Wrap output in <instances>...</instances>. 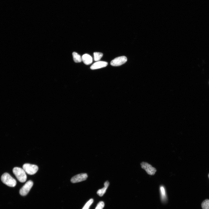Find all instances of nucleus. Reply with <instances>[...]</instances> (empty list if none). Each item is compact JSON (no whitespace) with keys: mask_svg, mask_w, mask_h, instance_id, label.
I'll return each mask as SVG.
<instances>
[{"mask_svg":"<svg viewBox=\"0 0 209 209\" xmlns=\"http://www.w3.org/2000/svg\"><path fill=\"white\" fill-rule=\"evenodd\" d=\"M13 171L19 181L23 183L26 181L27 176L24 169L19 167H15L13 169Z\"/></svg>","mask_w":209,"mask_h":209,"instance_id":"obj_1","label":"nucleus"},{"mask_svg":"<svg viewBox=\"0 0 209 209\" xmlns=\"http://www.w3.org/2000/svg\"><path fill=\"white\" fill-rule=\"evenodd\" d=\"M1 180L3 183L9 187H14L16 185V180L7 173H5L3 175Z\"/></svg>","mask_w":209,"mask_h":209,"instance_id":"obj_2","label":"nucleus"},{"mask_svg":"<svg viewBox=\"0 0 209 209\" xmlns=\"http://www.w3.org/2000/svg\"><path fill=\"white\" fill-rule=\"evenodd\" d=\"M23 169L30 175H33L36 173L38 169V167L35 165L26 164L23 166Z\"/></svg>","mask_w":209,"mask_h":209,"instance_id":"obj_3","label":"nucleus"},{"mask_svg":"<svg viewBox=\"0 0 209 209\" xmlns=\"http://www.w3.org/2000/svg\"><path fill=\"white\" fill-rule=\"evenodd\" d=\"M33 182L31 180L27 181L20 190V195L23 196L27 195L33 187Z\"/></svg>","mask_w":209,"mask_h":209,"instance_id":"obj_4","label":"nucleus"},{"mask_svg":"<svg viewBox=\"0 0 209 209\" xmlns=\"http://www.w3.org/2000/svg\"><path fill=\"white\" fill-rule=\"evenodd\" d=\"M141 167L144 169L147 174L151 175H154L155 173L157 170L152 165L146 162H143L141 164Z\"/></svg>","mask_w":209,"mask_h":209,"instance_id":"obj_5","label":"nucleus"},{"mask_svg":"<svg viewBox=\"0 0 209 209\" xmlns=\"http://www.w3.org/2000/svg\"><path fill=\"white\" fill-rule=\"evenodd\" d=\"M127 59L125 56H122L116 58L112 60L110 64L113 66H119L125 63Z\"/></svg>","mask_w":209,"mask_h":209,"instance_id":"obj_6","label":"nucleus"},{"mask_svg":"<svg viewBox=\"0 0 209 209\" xmlns=\"http://www.w3.org/2000/svg\"><path fill=\"white\" fill-rule=\"evenodd\" d=\"M87 177L86 173H81L74 176L71 178V181L73 183H78L86 180Z\"/></svg>","mask_w":209,"mask_h":209,"instance_id":"obj_7","label":"nucleus"},{"mask_svg":"<svg viewBox=\"0 0 209 209\" xmlns=\"http://www.w3.org/2000/svg\"><path fill=\"white\" fill-rule=\"evenodd\" d=\"M160 199L161 202L163 203H166L168 201V197L165 187L163 186H161L160 188Z\"/></svg>","mask_w":209,"mask_h":209,"instance_id":"obj_8","label":"nucleus"},{"mask_svg":"<svg viewBox=\"0 0 209 209\" xmlns=\"http://www.w3.org/2000/svg\"><path fill=\"white\" fill-rule=\"evenodd\" d=\"M108 65V63L104 61H99L94 63L90 67V69L92 70H94L101 68L106 67Z\"/></svg>","mask_w":209,"mask_h":209,"instance_id":"obj_9","label":"nucleus"},{"mask_svg":"<svg viewBox=\"0 0 209 209\" xmlns=\"http://www.w3.org/2000/svg\"><path fill=\"white\" fill-rule=\"evenodd\" d=\"M82 59L84 63L87 65L91 64L93 61L92 57L87 54L83 55L82 57Z\"/></svg>","mask_w":209,"mask_h":209,"instance_id":"obj_10","label":"nucleus"},{"mask_svg":"<svg viewBox=\"0 0 209 209\" xmlns=\"http://www.w3.org/2000/svg\"><path fill=\"white\" fill-rule=\"evenodd\" d=\"M109 184L110 183L108 181H106L104 183V187L99 190L97 192V194L100 197L103 196L106 193Z\"/></svg>","mask_w":209,"mask_h":209,"instance_id":"obj_11","label":"nucleus"},{"mask_svg":"<svg viewBox=\"0 0 209 209\" xmlns=\"http://www.w3.org/2000/svg\"><path fill=\"white\" fill-rule=\"evenodd\" d=\"M73 55L74 60L75 62H80L82 61V58L78 53L74 52L73 53Z\"/></svg>","mask_w":209,"mask_h":209,"instance_id":"obj_12","label":"nucleus"},{"mask_svg":"<svg viewBox=\"0 0 209 209\" xmlns=\"http://www.w3.org/2000/svg\"><path fill=\"white\" fill-rule=\"evenodd\" d=\"M202 209H209V200H204L202 204Z\"/></svg>","mask_w":209,"mask_h":209,"instance_id":"obj_13","label":"nucleus"},{"mask_svg":"<svg viewBox=\"0 0 209 209\" xmlns=\"http://www.w3.org/2000/svg\"><path fill=\"white\" fill-rule=\"evenodd\" d=\"M94 54V60L95 61L99 60L103 56V54L100 52H95Z\"/></svg>","mask_w":209,"mask_h":209,"instance_id":"obj_14","label":"nucleus"},{"mask_svg":"<svg viewBox=\"0 0 209 209\" xmlns=\"http://www.w3.org/2000/svg\"><path fill=\"white\" fill-rule=\"evenodd\" d=\"M94 200L92 199H90L85 204L82 209H89L90 206L93 202Z\"/></svg>","mask_w":209,"mask_h":209,"instance_id":"obj_15","label":"nucleus"},{"mask_svg":"<svg viewBox=\"0 0 209 209\" xmlns=\"http://www.w3.org/2000/svg\"><path fill=\"white\" fill-rule=\"evenodd\" d=\"M104 206L105 204L103 202H100L97 204L95 209H103Z\"/></svg>","mask_w":209,"mask_h":209,"instance_id":"obj_16","label":"nucleus"},{"mask_svg":"<svg viewBox=\"0 0 209 209\" xmlns=\"http://www.w3.org/2000/svg\"><path fill=\"white\" fill-rule=\"evenodd\" d=\"M208 178H209V174L208 175Z\"/></svg>","mask_w":209,"mask_h":209,"instance_id":"obj_17","label":"nucleus"}]
</instances>
